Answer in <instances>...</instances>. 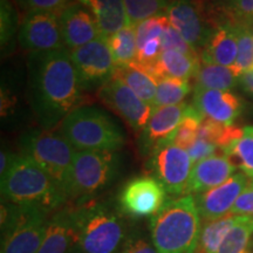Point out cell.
<instances>
[{"mask_svg":"<svg viewBox=\"0 0 253 253\" xmlns=\"http://www.w3.org/2000/svg\"><path fill=\"white\" fill-rule=\"evenodd\" d=\"M68 253H82V252H81V250H80V248H79V246H78V245H75V246H74V248H73V249L71 250V251H69Z\"/></svg>","mask_w":253,"mask_h":253,"instance_id":"f6af8a7d","label":"cell"},{"mask_svg":"<svg viewBox=\"0 0 253 253\" xmlns=\"http://www.w3.org/2000/svg\"><path fill=\"white\" fill-rule=\"evenodd\" d=\"M243 136L223 150L224 155L248 177L253 178V126L243 129Z\"/></svg>","mask_w":253,"mask_h":253,"instance_id":"4316f807","label":"cell"},{"mask_svg":"<svg viewBox=\"0 0 253 253\" xmlns=\"http://www.w3.org/2000/svg\"><path fill=\"white\" fill-rule=\"evenodd\" d=\"M121 253H157L154 244L137 235H131L126 238Z\"/></svg>","mask_w":253,"mask_h":253,"instance_id":"b9f144b4","label":"cell"},{"mask_svg":"<svg viewBox=\"0 0 253 253\" xmlns=\"http://www.w3.org/2000/svg\"><path fill=\"white\" fill-rule=\"evenodd\" d=\"M82 89L67 48L31 53L28 95L37 121L50 129L80 107Z\"/></svg>","mask_w":253,"mask_h":253,"instance_id":"6da1fadb","label":"cell"},{"mask_svg":"<svg viewBox=\"0 0 253 253\" xmlns=\"http://www.w3.org/2000/svg\"><path fill=\"white\" fill-rule=\"evenodd\" d=\"M250 188H253V179H252V181H250Z\"/></svg>","mask_w":253,"mask_h":253,"instance_id":"bcb514c9","label":"cell"},{"mask_svg":"<svg viewBox=\"0 0 253 253\" xmlns=\"http://www.w3.org/2000/svg\"><path fill=\"white\" fill-rule=\"evenodd\" d=\"M113 78L121 80L142 100L153 106L157 93V80L140 65L134 61L129 66L116 67Z\"/></svg>","mask_w":253,"mask_h":253,"instance_id":"cb8c5ba5","label":"cell"},{"mask_svg":"<svg viewBox=\"0 0 253 253\" xmlns=\"http://www.w3.org/2000/svg\"><path fill=\"white\" fill-rule=\"evenodd\" d=\"M191 86L189 80L177 78H163L157 81V93L155 96L153 107L164 106H175V104L182 103L189 94Z\"/></svg>","mask_w":253,"mask_h":253,"instance_id":"1f68e13d","label":"cell"},{"mask_svg":"<svg viewBox=\"0 0 253 253\" xmlns=\"http://www.w3.org/2000/svg\"><path fill=\"white\" fill-rule=\"evenodd\" d=\"M201 61V58H195V56L184 54L178 50L164 49L161 53L160 58L156 60V62L149 67L143 68L149 74L153 75L157 81L163 78H177L190 80V78L196 77V74H197Z\"/></svg>","mask_w":253,"mask_h":253,"instance_id":"44dd1931","label":"cell"},{"mask_svg":"<svg viewBox=\"0 0 253 253\" xmlns=\"http://www.w3.org/2000/svg\"><path fill=\"white\" fill-rule=\"evenodd\" d=\"M196 87L203 89L230 90L236 87L238 78L229 67L201 61L196 74Z\"/></svg>","mask_w":253,"mask_h":253,"instance_id":"d4e9b609","label":"cell"},{"mask_svg":"<svg viewBox=\"0 0 253 253\" xmlns=\"http://www.w3.org/2000/svg\"><path fill=\"white\" fill-rule=\"evenodd\" d=\"M204 116L194 106H189L184 119L176 129L171 138V144L188 151L198 137V130Z\"/></svg>","mask_w":253,"mask_h":253,"instance_id":"836d02e7","label":"cell"},{"mask_svg":"<svg viewBox=\"0 0 253 253\" xmlns=\"http://www.w3.org/2000/svg\"><path fill=\"white\" fill-rule=\"evenodd\" d=\"M21 8L27 12H61L72 4V0H14Z\"/></svg>","mask_w":253,"mask_h":253,"instance_id":"f35d334b","label":"cell"},{"mask_svg":"<svg viewBox=\"0 0 253 253\" xmlns=\"http://www.w3.org/2000/svg\"><path fill=\"white\" fill-rule=\"evenodd\" d=\"M128 17L129 26L136 27L138 24L155 15L167 13L168 0H123Z\"/></svg>","mask_w":253,"mask_h":253,"instance_id":"d6a6232c","label":"cell"},{"mask_svg":"<svg viewBox=\"0 0 253 253\" xmlns=\"http://www.w3.org/2000/svg\"><path fill=\"white\" fill-rule=\"evenodd\" d=\"M236 219L237 216L227 214L218 220L205 223L202 229L198 249L196 253H217L227 232L236 223Z\"/></svg>","mask_w":253,"mask_h":253,"instance_id":"f1b7e54d","label":"cell"},{"mask_svg":"<svg viewBox=\"0 0 253 253\" xmlns=\"http://www.w3.org/2000/svg\"><path fill=\"white\" fill-rule=\"evenodd\" d=\"M221 6L229 14V23L253 25V0H221Z\"/></svg>","mask_w":253,"mask_h":253,"instance_id":"8d00e7d4","label":"cell"},{"mask_svg":"<svg viewBox=\"0 0 253 253\" xmlns=\"http://www.w3.org/2000/svg\"><path fill=\"white\" fill-rule=\"evenodd\" d=\"M151 168L167 192L176 196L186 194L194 168L188 151L171 143L160 145L154 150Z\"/></svg>","mask_w":253,"mask_h":253,"instance_id":"8fae6325","label":"cell"},{"mask_svg":"<svg viewBox=\"0 0 253 253\" xmlns=\"http://www.w3.org/2000/svg\"><path fill=\"white\" fill-rule=\"evenodd\" d=\"M15 154L9 153L8 150H1V155H0V177L4 176L6 171L9 169L11 167L12 161H13Z\"/></svg>","mask_w":253,"mask_h":253,"instance_id":"7bdbcfd3","label":"cell"},{"mask_svg":"<svg viewBox=\"0 0 253 253\" xmlns=\"http://www.w3.org/2000/svg\"><path fill=\"white\" fill-rule=\"evenodd\" d=\"M230 214L253 217V188L249 186L242 192V195L237 198L235 205L231 209Z\"/></svg>","mask_w":253,"mask_h":253,"instance_id":"60d3db41","label":"cell"},{"mask_svg":"<svg viewBox=\"0 0 253 253\" xmlns=\"http://www.w3.org/2000/svg\"><path fill=\"white\" fill-rule=\"evenodd\" d=\"M1 196L7 203L39 208L50 212L67 201L65 190L42 168L25 155H14L1 176Z\"/></svg>","mask_w":253,"mask_h":253,"instance_id":"7a4b0ae2","label":"cell"},{"mask_svg":"<svg viewBox=\"0 0 253 253\" xmlns=\"http://www.w3.org/2000/svg\"><path fill=\"white\" fill-rule=\"evenodd\" d=\"M94 15L101 34L108 39L129 26L123 0H78Z\"/></svg>","mask_w":253,"mask_h":253,"instance_id":"7402d4cb","label":"cell"},{"mask_svg":"<svg viewBox=\"0 0 253 253\" xmlns=\"http://www.w3.org/2000/svg\"><path fill=\"white\" fill-rule=\"evenodd\" d=\"M194 107L204 118L223 125H232L243 110L242 101L229 90L195 88Z\"/></svg>","mask_w":253,"mask_h":253,"instance_id":"ac0fdd59","label":"cell"},{"mask_svg":"<svg viewBox=\"0 0 253 253\" xmlns=\"http://www.w3.org/2000/svg\"><path fill=\"white\" fill-rule=\"evenodd\" d=\"M169 25V18H168L167 13L145 19L144 21H142L135 27L137 47L143 45L145 41L151 39V38L162 37L163 32Z\"/></svg>","mask_w":253,"mask_h":253,"instance_id":"e575fe53","label":"cell"},{"mask_svg":"<svg viewBox=\"0 0 253 253\" xmlns=\"http://www.w3.org/2000/svg\"><path fill=\"white\" fill-rule=\"evenodd\" d=\"M240 86L243 87L246 93L253 95V71L245 73L238 78Z\"/></svg>","mask_w":253,"mask_h":253,"instance_id":"ee69618b","label":"cell"},{"mask_svg":"<svg viewBox=\"0 0 253 253\" xmlns=\"http://www.w3.org/2000/svg\"><path fill=\"white\" fill-rule=\"evenodd\" d=\"M237 167L229 157L214 155L194 164L186 194L199 195L225 183L233 176Z\"/></svg>","mask_w":253,"mask_h":253,"instance_id":"d6986e66","label":"cell"},{"mask_svg":"<svg viewBox=\"0 0 253 253\" xmlns=\"http://www.w3.org/2000/svg\"><path fill=\"white\" fill-rule=\"evenodd\" d=\"M119 157L115 151H75L66 195L84 198L107 188L118 175Z\"/></svg>","mask_w":253,"mask_h":253,"instance_id":"ba28073f","label":"cell"},{"mask_svg":"<svg viewBox=\"0 0 253 253\" xmlns=\"http://www.w3.org/2000/svg\"><path fill=\"white\" fill-rule=\"evenodd\" d=\"M167 190L154 177H137L123 188L120 205L131 217H154L166 204Z\"/></svg>","mask_w":253,"mask_h":253,"instance_id":"4fadbf2b","label":"cell"},{"mask_svg":"<svg viewBox=\"0 0 253 253\" xmlns=\"http://www.w3.org/2000/svg\"><path fill=\"white\" fill-rule=\"evenodd\" d=\"M69 54L84 90L100 89L113 78L116 65L104 38L69 50Z\"/></svg>","mask_w":253,"mask_h":253,"instance_id":"9c48e42d","label":"cell"},{"mask_svg":"<svg viewBox=\"0 0 253 253\" xmlns=\"http://www.w3.org/2000/svg\"><path fill=\"white\" fill-rule=\"evenodd\" d=\"M62 38L72 50L102 38L94 15L80 2H72L60 13Z\"/></svg>","mask_w":253,"mask_h":253,"instance_id":"2e32d148","label":"cell"},{"mask_svg":"<svg viewBox=\"0 0 253 253\" xmlns=\"http://www.w3.org/2000/svg\"><path fill=\"white\" fill-rule=\"evenodd\" d=\"M62 135L77 151H116L125 144V134L104 110L80 106L61 123Z\"/></svg>","mask_w":253,"mask_h":253,"instance_id":"5b68a950","label":"cell"},{"mask_svg":"<svg viewBox=\"0 0 253 253\" xmlns=\"http://www.w3.org/2000/svg\"><path fill=\"white\" fill-rule=\"evenodd\" d=\"M243 129L232 125H223L211 119L204 118L198 130V137L216 144L221 150L239 140L243 136Z\"/></svg>","mask_w":253,"mask_h":253,"instance_id":"f546056e","label":"cell"},{"mask_svg":"<svg viewBox=\"0 0 253 253\" xmlns=\"http://www.w3.org/2000/svg\"><path fill=\"white\" fill-rule=\"evenodd\" d=\"M238 54V42L235 27L227 23L212 31L208 42L202 49L201 60L208 63L231 68Z\"/></svg>","mask_w":253,"mask_h":253,"instance_id":"ffe728a7","label":"cell"},{"mask_svg":"<svg viewBox=\"0 0 253 253\" xmlns=\"http://www.w3.org/2000/svg\"><path fill=\"white\" fill-rule=\"evenodd\" d=\"M188 108L189 104L186 103L155 108L149 122L142 131V148L144 150H155L160 145L171 143L172 136L184 119Z\"/></svg>","mask_w":253,"mask_h":253,"instance_id":"e0dca14e","label":"cell"},{"mask_svg":"<svg viewBox=\"0 0 253 253\" xmlns=\"http://www.w3.org/2000/svg\"><path fill=\"white\" fill-rule=\"evenodd\" d=\"M169 23L196 50L203 49L212 31L192 0H172L167 9Z\"/></svg>","mask_w":253,"mask_h":253,"instance_id":"9a60e30c","label":"cell"},{"mask_svg":"<svg viewBox=\"0 0 253 253\" xmlns=\"http://www.w3.org/2000/svg\"><path fill=\"white\" fill-rule=\"evenodd\" d=\"M218 149H220V148H218L216 144L205 141L203 138L197 137V140H196L195 143L192 144V147L188 150V153L190 157H191L192 162L195 164L199 162V161L204 160V158L214 156V154L217 153Z\"/></svg>","mask_w":253,"mask_h":253,"instance_id":"ab89813d","label":"cell"},{"mask_svg":"<svg viewBox=\"0 0 253 253\" xmlns=\"http://www.w3.org/2000/svg\"><path fill=\"white\" fill-rule=\"evenodd\" d=\"M249 177L244 172H239L223 184L208 190L203 194L196 195V205L204 223L218 220L230 214L237 198L249 188Z\"/></svg>","mask_w":253,"mask_h":253,"instance_id":"5bb4252c","label":"cell"},{"mask_svg":"<svg viewBox=\"0 0 253 253\" xmlns=\"http://www.w3.org/2000/svg\"><path fill=\"white\" fill-rule=\"evenodd\" d=\"M71 211L77 245L82 253H121L126 232L122 219L113 210L88 202Z\"/></svg>","mask_w":253,"mask_h":253,"instance_id":"277c9868","label":"cell"},{"mask_svg":"<svg viewBox=\"0 0 253 253\" xmlns=\"http://www.w3.org/2000/svg\"><path fill=\"white\" fill-rule=\"evenodd\" d=\"M49 220L48 212L42 209L2 203L1 253L39 252Z\"/></svg>","mask_w":253,"mask_h":253,"instance_id":"8992f818","label":"cell"},{"mask_svg":"<svg viewBox=\"0 0 253 253\" xmlns=\"http://www.w3.org/2000/svg\"><path fill=\"white\" fill-rule=\"evenodd\" d=\"M0 33H1V46L9 45V41L17 32L18 17L15 8L9 0H1L0 2Z\"/></svg>","mask_w":253,"mask_h":253,"instance_id":"d590c367","label":"cell"},{"mask_svg":"<svg viewBox=\"0 0 253 253\" xmlns=\"http://www.w3.org/2000/svg\"><path fill=\"white\" fill-rule=\"evenodd\" d=\"M161 40H162V50L175 49L181 53H184V54L195 56V58H201V56L198 55L197 50H196L194 47L190 46L189 43L183 39L181 34H179L171 25H169V26L166 28V31L163 32Z\"/></svg>","mask_w":253,"mask_h":253,"instance_id":"74e56055","label":"cell"},{"mask_svg":"<svg viewBox=\"0 0 253 253\" xmlns=\"http://www.w3.org/2000/svg\"><path fill=\"white\" fill-rule=\"evenodd\" d=\"M112 50L116 67H125L131 65L137 54V39L136 30L132 26H126L114 36L107 39Z\"/></svg>","mask_w":253,"mask_h":253,"instance_id":"484cf974","label":"cell"},{"mask_svg":"<svg viewBox=\"0 0 253 253\" xmlns=\"http://www.w3.org/2000/svg\"><path fill=\"white\" fill-rule=\"evenodd\" d=\"M103 103L115 110L135 132H142L153 114V106L145 102L121 80L112 78L99 89Z\"/></svg>","mask_w":253,"mask_h":253,"instance_id":"7c38bea8","label":"cell"},{"mask_svg":"<svg viewBox=\"0 0 253 253\" xmlns=\"http://www.w3.org/2000/svg\"><path fill=\"white\" fill-rule=\"evenodd\" d=\"M21 154L31 158L65 190L75 150L63 135L49 129H37L21 136Z\"/></svg>","mask_w":253,"mask_h":253,"instance_id":"52a82bcc","label":"cell"},{"mask_svg":"<svg viewBox=\"0 0 253 253\" xmlns=\"http://www.w3.org/2000/svg\"><path fill=\"white\" fill-rule=\"evenodd\" d=\"M253 235V217L237 216L217 253H244Z\"/></svg>","mask_w":253,"mask_h":253,"instance_id":"4dcf8cb0","label":"cell"},{"mask_svg":"<svg viewBox=\"0 0 253 253\" xmlns=\"http://www.w3.org/2000/svg\"><path fill=\"white\" fill-rule=\"evenodd\" d=\"M233 25L238 42V54L231 71L237 78L253 71V25L230 23Z\"/></svg>","mask_w":253,"mask_h":253,"instance_id":"83f0119b","label":"cell"},{"mask_svg":"<svg viewBox=\"0 0 253 253\" xmlns=\"http://www.w3.org/2000/svg\"><path fill=\"white\" fill-rule=\"evenodd\" d=\"M151 240L157 253H196L201 238V216L195 197L168 202L151 218Z\"/></svg>","mask_w":253,"mask_h":253,"instance_id":"3957f363","label":"cell"},{"mask_svg":"<svg viewBox=\"0 0 253 253\" xmlns=\"http://www.w3.org/2000/svg\"><path fill=\"white\" fill-rule=\"evenodd\" d=\"M19 42L30 53H46L67 48L62 38L60 13L28 12L19 31Z\"/></svg>","mask_w":253,"mask_h":253,"instance_id":"30bf717a","label":"cell"},{"mask_svg":"<svg viewBox=\"0 0 253 253\" xmlns=\"http://www.w3.org/2000/svg\"><path fill=\"white\" fill-rule=\"evenodd\" d=\"M77 245L72 211L63 210L49 220L45 240L38 253H68Z\"/></svg>","mask_w":253,"mask_h":253,"instance_id":"603a6c76","label":"cell"},{"mask_svg":"<svg viewBox=\"0 0 253 253\" xmlns=\"http://www.w3.org/2000/svg\"><path fill=\"white\" fill-rule=\"evenodd\" d=\"M244 253H251V252H249V251H245Z\"/></svg>","mask_w":253,"mask_h":253,"instance_id":"7dc6e473","label":"cell"}]
</instances>
